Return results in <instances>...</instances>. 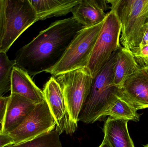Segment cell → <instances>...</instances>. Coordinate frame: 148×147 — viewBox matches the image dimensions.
<instances>
[{"mask_svg":"<svg viewBox=\"0 0 148 147\" xmlns=\"http://www.w3.org/2000/svg\"><path fill=\"white\" fill-rule=\"evenodd\" d=\"M5 14L6 33L0 52L7 53L18 37L38 20L29 0H7Z\"/></svg>","mask_w":148,"mask_h":147,"instance_id":"cell-7","label":"cell"},{"mask_svg":"<svg viewBox=\"0 0 148 147\" xmlns=\"http://www.w3.org/2000/svg\"><path fill=\"white\" fill-rule=\"evenodd\" d=\"M36 104L18 94L11 93L5 117L1 124V131L10 134L16 129L34 109Z\"/></svg>","mask_w":148,"mask_h":147,"instance_id":"cell-11","label":"cell"},{"mask_svg":"<svg viewBox=\"0 0 148 147\" xmlns=\"http://www.w3.org/2000/svg\"><path fill=\"white\" fill-rule=\"evenodd\" d=\"M117 95L127 101L136 110L148 108V73L142 68L125 81Z\"/></svg>","mask_w":148,"mask_h":147,"instance_id":"cell-9","label":"cell"},{"mask_svg":"<svg viewBox=\"0 0 148 147\" xmlns=\"http://www.w3.org/2000/svg\"><path fill=\"white\" fill-rule=\"evenodd\" d=\"M107 1L81 0L72 10L73 17L84 27L92 26L104 21L107 14Z\"/></svg>","mask_w":148,"mask_h":147,"instance_id":"cell-12","label":"cell"},{"mask_svg":"<svg viewBox=\"0 0 148 147\" xmlns=\"http://www.w3.org/2000/svg\"><path fill=\"white\" fill-rule=\"evenodd\" d=\"M15 60H10L7 53L0 52V97L11 91V77Z\"/></svg>","mask_w":148,"mask_h":147,"instance_id":"cell-19","label":"cell"},{"mask_svg":"<svg viewBox=\"0 0 148 147\" xmlns=\"http://www.w3.org/2000/svg\"><path fill=\"white\" fill-rule=\"evenodd\" d=\"M34 9L37 20L66 15L81 0H29Z\"/></svg>","mask_w":148,"mask_h":147,"instance_id":"cell-15","label":"cell"},{"mask_svg":"<svg viewBox=\"0 0 148 147\" xmlns=\"http://www.w3.org/2000/svg\"><path fill=\"white\" fill-rule=\"evenodd\" d=\"M9 96L8 97H0V123H2L5 117Z\"/></svg>","mask_w":148,"mask_h":147,"instance_id":"cell-22","label":"cell"},{"mask_svg":"<svg viewBox=\"0 0 148 147\" xmlns=\"http://www.w3.org/2000/svg\"><path fill=\"white\" fill-rule=\"evenodd\" d=\"M45 101L56 123V130L60 134L66 133L69 116L62 90L55 77H52L44 85L43 91Z\"/></svg>","mask_w":148,"mask_h":147,"instance_id":"cell-10","label":"cell"},{"mask_svg":"<svg viewBox=\"0 0 148 147\" xmlns=\"http://www.w3.org/2000/svg\"><path fill=\"white\" fill-rule=\"evenodd\" d=\"M129 121L108 117L103 127V140L109 147H135L128 129Z\"/></svg>","mask_w":148,"mask_h":147,"instance_id":"cell-14","label":"cell"},{"mask_svg":"<svg viewBox=\"0 0 148 147\" xmlns=\"http://www.w3.org/2000/svg\"><path fill=\"white\" fill-rule=\"evenodd\" d=\"M10 91L11 93L18 94L35 104L45 100L43 91L36 86L30 76L16 66L12 70Z\"/></svg>","mask_w":148,"mask_h":147,"instance_id":"cell-13","label":"cell"},{"mask_svg":"<svg viewBox=\"0 0 148 147\" xmlns=\"http://www.w3.org/2000/svg\"><path fill=\"white\" fill-rule=\"evenodd\" d=\"M141 68L131 51L121 47L116 52L113 70L115 87L121 89L125 81Z\"/></svg>","mask_w":148,"mask_h":147,"instance_id":"cell-16","label":"cell"},{"mask_svg":"<svg viewBox=\"0 0 148 147\" xmlns=\"http://www.w3.org/2000/svg\"><path fill=\"white\" fill-rule=\"evenodd\" d=\"M146 69V70L147 71L148 73V67H146V68H145Z\"/></svg>","mask_w":148,"mask_h":147,"instance_id":"cell-26","label":"cell"},{"mask_svg":"<svg viewBox=\"0 0 148 147\" xmlns=\"http://www.w3.org/2000/svg\"><path fill=\"white\" fill-rule=\"evenodd\" d=\"M14 144V141L9 134L4 133L0 129V147H4Z\"/></svg>","mask_w":148,"mask_h":147,"instance_id":"cell-23","label":"cell"},{"mask_svg":"<svg viewBox=\"0 0 148 147\" xmlns=\"http://www.w3.org/2000/svg\"><path fill=\"white\" fill-rule=\"evenodd\" d=\"M117 51L113 54L93 79L89 94L80 111L78 121L90 124L100 120L116 98L118 89L114 85L113 70Z\"/></svg>","mask_w":148,"mask_h":147,"instance_id":"cell-2","label":"cell"},{"mask_svg":"<svg viewBox=\"0 0 148 147\" xmlns=\"http://www.w3.org/2000/svg\"><path fill=\"white\" fill-rule=\"evenodd\" d=\"M145 45H148V21L145 25L142 39L139 46Z\"/></svg>","mask_w":148,"mask_h":147,"instance_id":"cell-24","label":"cell"},{"mask_svg":"<svg viewBox=\"0 0 148 147\" xmlns=\"http://www.w3.org/2000/svg\"><path fill=\"white\" fill-rule=\"evenodd\" d=\"M56 123L45 100L36 104L23 122L9 134L14 144L34 139L55 129Z\"/></svg>","mask_w":148,"mask_h":147,"instance_id":"cell-8","label":"cell"},{"mask_svg":"<svg viewBox=\"0 0 148 147\" xmlns=\"http://www.w3.org/2000/svg\"><path fill=\"white\" fill-rule=\"evenodd\" d=\"M99 147H109V146H108V144H107V142H105V140H103V141L102 142L101 145H100V146Z\"/></svg>","mask_w":148,"mask_h":147,"instance_id":"cell-25","label":"cell"},{"mask_svg":"<svg viewBox=\"0 0 148 147\" xmlns=\"http://www.w3.org/2000/svg\"><path fill=\"white\" fill-rule=\"evenodd\" d=\"M121 35L119 19L115 12L111 9L103 21L86 67L93 79L109 60L113 54L121 47Z\"/></svg>","mask_w":148,"mask_h":147,"instance_id":"cell-6","label":"cell"},{"mask_svg":"<svg viewBox=\"0 0 148 147\" xmlns=\"http://www.w3.org/2000/svg\"><path fill=\"white\" fill-rule=\"evenodd\" d=\"M137 64L142 68L148 66V45H140L131 51Z\"/></svg>","mask_w":148,"mask_h":147,"instance_id":"cell-20","label":"cell"},{"mask_svg":"<svg viewBox=\"0 0 148 147\" xmlns=\"http://www.w3.org/2000/svg\"><path fill=\"white\" fill-rule=\"evenodd\" d=\"M55 78L62 90L68 114L66 133H73L77 128L80 111L90 91L93 78L88 69L84 67L62 73Z\"/></svg>","mask_w":148,"mask_h":147,"instance_id":"cell-4","label":"cell"},{"mask_svg":"<svg viewBox=\"0 0 148 147\" xmlns=\"http://www.w3.org/2000/svg\"><path fill=\"white\" fill-rule=\"evenodd\" d=\"M121 27L120 43L131 51L139 46L148 21V0H109Z\"/></svg>","mask_w":148,"mask_h":147,"instance_id":"cell-3","label":"cell"},{"mask_svg":"<svg viewBox=\"0 0 148 147\" xmlns=\"http://www.w3.org/2000/svg\"><path fill=\"white\" fill-rule=\"evenodd\" d=\"M7 0H0V49L6 33V11Z\"/></svg>","mask_w":148,"mask_h":147,"instance_id":"cell-21","label":"cell"},{"mask_svg":"<svg viewBox=\"0 0 148 147\" xmlns=\"http://www.w3.org/2000/svg\"><path fill=\"white\" fill-rule=\"evenodd\" d=\"M129 102L116 95L115 99L103 114L102 117L109 116L115 119H123L137 122L140 115Z\"/></svg>","mask_w":148,"mask_h":147,"instance_id":"cell-17","label":"cell"},{"mask_svg":"<svg viewBox=\"0 0 148 147\" xmlns=\"http://www.w3.org/2000/svg\"><path fill=\"white\" fill-rule=\"evenodd\" d=\"M144 147H148V144L147 145H146V146H145Z\"/></svg>","mask_w":148,"mask_h":147,"instance_id":"cell-27","label":"cell"},{"mask_svg":"<svg viewBox=\"0 0 148 147\" xmlns=\"http://www.w3.org/2000/svg\"><path fill=\"white\" fill-rule=\"evenodd\" d=\"M60 135L55 129L30 140L4 147H62Z\"/></svg>","mask_w":148,"mask_h":147,"instance_id":"cell-18","label":"cell"},{"mask_svg":"<svg viewBox=\"0 0 148 147\" xmlns=\"http://www.w3.org/2000/svg\"><path fill=\"white\" fill-rule=\"evenodd\" d=\"M103 22L81 29L60 61L46 73L55 77L62 73L87 67Z\"/></svg>","mask_w":148,"mask_h":147,"instance_id":"cell-5","label":"cell"},{"mask_svg":"<svg viewBox=\"0 0 148 147\" xmlns=\"http://www.w3.org/2000/svg\"><path fill=\"white\" fill-rule=\"evenodd\" d=\"M84 27L73 17L56 21L17 51L16 66L30 76L46 72L60 61Z\"/></svg>","mask_w":148,"mask_h":147,"instance_id":"cell-1","label":"cell"}]
</instances>
